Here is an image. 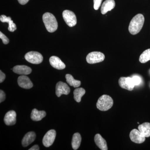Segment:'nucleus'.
<instances>
[{
  "label": "nucleus",
  "instance_id": "obj_1",
  "mask_svg": "<svg viewBox=\"0 0 150 150\" xmlns=\"http://www.w3.org/2000/svg\"><path fill=\"white\" fill-rule=\"evenodd\" d=\"M144 20V17L142 14H138L135 16L131 20L129 24V32L132 35L138 34L143 27Z\"/></svg>",
  "mask_w": 150,
  "mask_h": 150
},
{
  "label": "nucleus",
  "instance_id": "obj_2",
  "mask_svg": "<svg viewBox=\"0 0 150 150\" xmlns=\"http://www.w3.org/2000/svg\"><path fill=\"white\" fill-rule=\"evenodd\" d=\"M43 21L48 32H55L58 28V22L56 18L52 13L48 12L44 13L43 16Z\"/></svg>",
  "mask_w": 150,
  "mask_h": 150
},
{
  "label": "nucleus",
  "instance_id": "obj_3",
  "mask_svg": "<svg viewBox=\"0 0 150 150\" xmlns=\"http://www.w3.org/2000/svg\"><path fill=\"white\" fill-rule=\"evenodd\" d=\"M113 104V100L111 97L107 95H103L98 98L96 107L98 110L105 111L110 109Z\"/></svg>",
  "mask_w": 150,
  "mask_h": 150
},
{
  "label": "nucleus",
  "instance_id": "obj_4",
  "mask_svg": "<svg viewBox=\"0 0 150 150\" xmlns=\"http://www.w3.org/2000/svg\"><path fill=\"white\" fill-rule=\"evenodd\" d=\"M25 58L27 62L34 64H40L43 61L42 55L36 51H30L28 52L25 54Z\"/></svg>",
  "mask_w": 150,
  "mask_h": 150
},
{
  "label": "nucleus",
  "instance_id": "obj_5",
  "mask_svg": "<svg viewBox=\"0 0 150 150\" xmlns=\"http://www.w3.org/2000/svg\"><path fill=\"white\" fill-rule=\"evenodd\" d=\"M105 56L101 52L94 51L89 53L86 56L87 62L89 64H94L104 61Z\"/></svg>",
  "mask_w": 150,
  "mask_h": 150
},
{
  "label": "nucleus",
  "instance_id": "obj_6",
  "mask_svg": "<svg viewBox=\"0 0 150 150\" xmlns=\"http://www.w3.org/2000/svg\"><path fill=\"white\" fill-rule=\"evenodd\" d=\"M63 17L65 22L69 27H74L76 24V17L72 11L67 10L64 11L63 12Z\"/></svg>",
  "mask_w": 150,
  "mask_h": 150
},
{
  "label": "nucleus",
  "instance_id": "obj_7",
  "mask_svg": "<svg viewBox=\"0 0 150 150\" xmlns=\"http://www.w3.org/2000/svg\"><path fill=\"white\" fill-rule=\"evenodd\" d=\"M118 83L122 88L125 89L129 91L133 90L135 86L133 79L131 77H122L119 79Z\"/></svg>",
  "mask_w": 150,
  "mask_h": 150
},
{
  "label": "nucleus",
  "instance_id": "obj_8",
  "mask_svg": "<svg viewBox=\"0 0 150 150\" xmlns=\"http://www.w3.org/2000/svg\"><path fill=\"white\" fill-rule=\"evenodd\" d=\"M56 137V131L54 129L48 131L43 137L42 143L44 146L49 147L53 144Z\"/></svg>",
  "mask_w": 150,
  "mask_h": 150
},
{
  "label": "nucleus",
  "instance_id": "obj_9",
  "mask_svg": "<svg viewBox=\"0 0 150 150\" xmlns=\"http://www.w3.org/2000/svg\"><path fill=\"white\" fill-rule=\"evenodd\" d=\"M129 137L131 141L136 144H142L146 140V137L137 129H133L131 131Z\"/></svg>",
  "mask_w": 150,
  "mask_h": 150
},
{
  "label": "nucleus",
  "instance_id": "obj_10",
  "mask_svg": "<svg viewBox=\"0 0 150 150\" xmlns=\"http://www.w3.org/2000/svg\"><path fill=\"white\" fill-rule=\"evenodd\" d=\"M70 92V88L67 83L62 81H59L56 84V93L58 97H60L63 94L67 95Z\"/></svg>",
  "mask_w": 150,
  "mask_h": 150
},
{
  "label": "nucleus",
  "instance_id": "obj_11",
  "mask_svg": "<svg viewBox=\"0 0 150 150\" xmlns=\"http://www.w3.org/2000/svg\"><path fill=\"white\" fill-rule=\"evenodd\" d=\"M18 83L22 88L30 89L33 86V84L29 78L25 75H22L18 79Z\"/></svg>",
  "mask_w": 150,
  "mask_h": 150
},
{
  "label": "nucleus",
  "instance_id": "obj_12",
  "mask_svg": "<svg viewBox=\"0 0 150 150\" xmlns=\"http://www.w3.org/2000/svg\"><path fill=\"white\" fill-rule=\"evenodd\" d=\"M16 113L14 110H10L6 113L4 121L7 126H13L16 123Z\"/></svg>",
  "mask_w": 150,
  "mask_h": 150
},
{
  "label": "nucleus",
  "instance_id": "obj_13",
  "mask_svg": "<svg viewBox=\"0 0 150 150\" xmlns=\"http://www.w3.org/2000/svg\"><path fill=\"white\" fill-rule=\"evenodd\" d=\"M49 62L51 66L57 69L62 70L66 68V65L57 56H51L49 59Z\"/></svg>",
  "mask_w": 150,
  "mask_h": 150
},
{
  "label": "nucleus",
  "instance_id": "obj_14",
  "mask_svg": "<svg viewBox=\"0 0 150 150\" xmlns=\"http://www.w3.org/2000/svg\"><path fill=\"white\" fill-rule=\"evenodd\" d=\"M13 71L16 74L21 75L29 74L32 72V69L29 67L25 65H17L13 67Z\"/></svg>",
  "mask_w": 150,
  "mask_h": 150
},
{
  "label": "nucleus",
  "instance_id": "obj_15",
  "mask_svg": "<svg viewBox=\"0 0 150 150\" xmlns=\"http://www.w3.org/2000/svg\"><path fill=\"white\" fill-rule=\"evenodd\" d=\"M36 137L35 134L33 131L28 132L25 135L22 140V145L24 147H26L35 141Z\"/></svg>",
  "mask_w": 150,
  "mask_h": 150
},
{
  "label": "nucleus",
  "instance_id": "obj_16",
  "mask_svg": "<svg viewBox=\"0 0 150 150\" xmlns=\"http://www.w3.org/2000/svg\"><path fill=\"white\" fill-rule=\"evenodd\" d=\"M94 142L97 146L101 150H107V143L100 134H96L95 136Z\"/></svg>",
  "mask_w": 150,
  "mask_h": 150
},
{
  "label": "nucleus",
  "instance_id": "obj_17",
  "mask_svg": "<svg viewBox=\"0 0 150 150\" xmlns=\"http://www.w3.org/2000/svg\"><path fill=\"white\" fill-rule=\"evenodd\" d=\"M115 5L114 0H106L102 4L101 8V13L102 14H105L108 11L112 10Z\"/></svg>",
  "mask_w": 150,
  "mask_h": 150
},
{
  "label": "nucleus",
  "instance_id": "obj_18",
  "mask_svg": "<svg viewBox=\"0 0 150 150\" xmlns=\"http://www.w3.org/2000/svg\"><path fill=\"white\" fill-rule=\"evenodd\" d=\"M46 116V112L45 111H40L34 108L31 112L30 117L33 121H38L42 120Z\"/></svg>",
  "mask_w": 150,
  "mask_h": 150
},
{
  "label": "nucleus",
  "instance_id": "obj_19",
  "mask_svg": "<svg viewBox=\"0 0 150 150\" xmlns=\"http://www.w3.org/2000/svg\"><path fill=\"white\" fill-rule=\"evenodd\" d=\"M138 130L146 138L150 137V123L146 122L139 125Z\"/></svg>",
  "mask_w": 150,
  "mask_h": 150
},
{
  "label": "nucleus",
  "instance_id": "obj_20",
  "mask_svg": "<svg viewBox=\"0 0 150 150\" xmlns=\"http://www.w3.org/2000/svg\"><path fill=\"white\" fill-rule=\"evenodd\" d=\"M81 142V137L80 134L76 133L73 135L71 145L73 149L77 150L80 146Z\"/></svg>",
  "mask_w": 150,
  "mask_h": 150
},
{
  "label": "nucleus",
  "instance_id": "obj_21",
  "mask_svg": "<svg viewBox=\"0 0 150 150\" xmlns=\"http://www.w3.org/2000/svg\"><path fill=\"white\" fill-rule=\"evenodd\" d=\"M86 93V91L82 88L75 89L74 91V98L77 102H81L82 97Z\"/></svg>",
  "mask_w": 150,
  "mask_h": 150
},
{
  "label": "nucleus",
  "instance_id": "obj_22",
  "mask_svg": "<svg viewBox=\"0 0 150 150\" xmlns=\"http://www.w3.org/2000/svg\"><path fill=\"white\" fill-rule=\"evenodd\" d=\"M66 78L67 83L70 86H72L74 88H78L80 86L81 84L80 81L75 80L71 75L67 74L66 75Z\"/></svg>",
  "mask_w": 150,
  "mask_h": 150
},
{
  "label": "nucleus",
  "instance_id": "obj_23",
  "mask_svg": "<svg viewBox=\"0 0 150 150\" xmlns=\"http://www.w3.org/2000/svg\"><path fill=\"white\" fill-rule=\"evenodd\" d=\"M150 60V48L145 50L140 56L139 62L141 63H146Z\"/></svg>",
  "mask_w": 150,
  "mask_h": 150
},
{
  "label": "nucleus",
  "instance_id": "obj_24",
  "mask_svg": "<svg viewBox=\"0 0 150 150\" xmlns=\"http://www.w3.org/2000/svg\"><path fill=\"white\" fill-rule=\"evenodd\" d=\"M17 29L16 25L14 23L12 20H11L8 23V30L9 31L13 32Z\"/></svg>",
  "mask_w": 150,
  "mask_h": 150
},
{
  "label": "nucleus",
  "instance_id": "obj_25",
  "mask_svg": "<svg viewBox=\"0 0 150 150\" xmlns=\"http://www.w3.org/2000/svg\"><path fill=\"white\" fill-rule=\"evenodd\" d=\"M132 78L135 86L139 85L142 82V79L139 76H134Z\"/></svg>",
  "mask_w": 150,
  "mask_h": 150
},
{
  "label": "nucleus",
  "instance_id": "obj_26",
  "mask_svg": "<svg viewBox=\"0 0 150 150\" xmlns=\"http://www.w3.org/2000/svg\"><path fill=\"white\" fill-rule=\"evenodd\" d=\"M0 20L2 22L7 23H8L11 20V18L10 17H7L4 15H2L0 17Z\"/></svg>",
  "mask_w": 150,
  "mask_h": 150
},
{
  "label": "nucleus",
  "instance_id": "obj_27",
  "mask_svg": "<svg viewBox=\"0 0 150 150\" xmlns=\"http://www.w3.org/2000/svg\"><path fill=\"white\" fill-rule=\"evenodd\" d=\"M0 38L2 40L3 43L4 44L6 45V44H8L9 42L8 38L1 32H0Z\"/></svg>",
  "mask_w": 150,
  "mask_h": 150
},
{
  "label": "nucleus",
  "instance_id": "obj_28",
  "mask_svg": "<svg viewBox=\"0 0 150 150\" xmlns=\"http://www.w3.org/2000/svg\"><path fill=\"white\" fill-rule=\"evenodd\" d=\"M103 0H93L94 8L96 10L99 9L101 4Z\"/></svg>",
  "mask_w": 150,
  "mask_h": 150
},
{
  "label": "nucleus",
  "instance_id": "obj_29",
  "mask_svg": "<svg viewBox=\"0 0 150 150\" xmlns=\"http://www.w3.org/2000/svg\"><path fill=\"white\" fill-rule=\"evenodd\" d=\"M6 95L4 91L1 90H0V103L3 102L5 100Z\"/></svg>",
  "mask_w": 150,
  "mask_h": 150
},
{
  "label": "nucleus",
  "instance_id": "obj_30",
  "mask_svg": "<svg viewBox=\"0 0 150 150\" xmlns=\"http://www.w3.org/2000/svg\"><path fill=\"white\" fill-rule=\"evenodd\" d=\"M6 75L1 71H0V83H2L5 79Z\"/></svg>",
  "mask_w": 150,
  "mask_h": 150
},
{
  "label": "nucleus",
  "instance_id": "obj_31",
  "mask_svg": "<svg viewBox=\"0 0 150 150\" xmlns=\"http://www.w3.org/2000/svg\"><path fill=\"white\" fill-rule=\"evenodd\" d=\"M29 0H18V2L21 5H25L28 2Z\"/></svg>",
  "mask_w": 150,
  "mask_h": 150
},
{
  "label": "nucleus",
  "instance_id": "obj_32",
  "mask_svg": "<svg viewBox=\"0 0 150 150\" xmlns=\"http://www.w3.org/2000/svg\"><path fill=\"white\" fill-rule=\"evenodd\" d=\"M39 149H39V146L37 145H35L30 149L29 150H39Z\"/></svg>",
  "mask_w": 150,
  "mask_h": 150
}]
</instances>
